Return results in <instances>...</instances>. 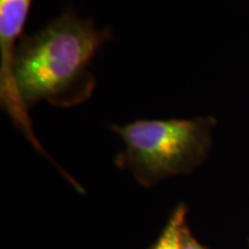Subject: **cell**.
Here are the masks:
<instances>
[{
    "instance_id": "cell-1",
    "label": "cell",
    "mask_w": 249,
    "mask_h": 249,
    "mask_svg": "<svg viewBox=\"0 0 249 249\" xmlns=\"http://www.w3.org/2000/svg\"><path fill=\"white\" fill-rule=\"evenodd\" d=\"M113 39L110 28L97 29L90 18L67 9L44 29L24 35L13 58V86L26 108L39 102L73 107L91 97L96 79L90 64Z\"/></svg>"
},
{
    "instance_id": "cell-2",
    "label": "cell",
    "mask_w": 249,
    "mask_h": 249,
    "mask_svg": "<svg viewBox=\"0 0 249 249\" xmlns=\"http://www.w3.org/2000/svg\"><path fill=\"white\" fill-rule=\"evenodd\" d=\"M216 124L213 117H195L111 124L110 129L124 143L116 164L129 170L145 187L191 173L207 157Z\"/></svg>"
},
{
    "instance_id": "cell-3",
    "label": "cell",
    "mask_w": 249,
    "mask_h": 249,
    "mask_svg": "<svg viewBox=\"0 0 249 249\" xmlns=\"http://www.w3.org/2000/svg\"><path fill=\"white\" fill-rule=\"evenodd\" d=\"M33 0H0V101L1 107L18 128L39 152L49 157L33 130L28 111L20 104L13 86V58L18 43L24 36Z\"/></svg>"
},
{
    "instance_id": "cell-4",
    "label": "cell",
    "mask_w": 249,
    "mask_h": 249,
    "mask_svg": "<svg viewBox=\"0 0 249 249\" xmlns=\"http://www.w3.org/2000/svg\"><path fill=\"white\" fill-rule=\"evenodd\" d=\"M185 204H179L171 214L160 239L151 249H182V238L186 230Z\"/></svg>"
},
{
    "instance_id": "cell-5",
    "label": "cell",
    "mask_w": 249,
    "mask_h": 249,
    "mask_svg": "<svg viewBox=\"0 0 249 249\" xmlns=\"http://www.w3.org/2000/svg\"><path fill=\"white\" fill-rule=\"evenodd\" d=\"M182 249H209L204 247L203 245H201L194 236L192 235L191 231H189L188 227H186L185 233H183L182 238Z\"/></svg>"
}]
</instances>
